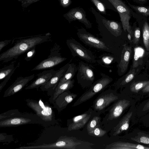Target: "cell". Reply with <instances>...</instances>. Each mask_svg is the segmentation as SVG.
I'll use <instances>...</instances> for the list:
<instances>
[{"instance_id":"1","label":"cell","mask_w":149,"mask_h":149,"mask_svg":"<svg viewBox=\"0 0 149 149\" xmlns=\"http://www.w3.org/2000/svg\"><path fill=\"white\" fill-rule=\"evenodd\" d=\"M49 36L39 35L25 37L16 40L14 45L0 54V61L3 63L17 59L32 48L50 40Z\"/></svg>"},{"instance_id":"2","label":"cell","mask_w":149,"mask_h":149,"mask_svg":"<svg viewBox=\"0 0 149 149\" xmlns=\"http://www.w3.org/2000/svg\"><path fill=\"white\" fill-rule=\"evenodd\" d=\"M25 101L27 105L47 125L54 123V112L47 102H43L41 99L37 100L28 99Z\"/></svg>"},{"instance_id":"3","label":"cell","mask_w":149,"mask_h":149,"mask_svg":"<svg viewBox=\"0 0 149 149\" xmlns=\"http://www.w3.org/2000/svg\"><path fill=\"white\" fill-rule=\"evenodd\" d=\"M39 123L46 124L36 114L21 113L14 117L0 120V127L17 126L29 124Z\"/></svg>"},{"instance_id":"4","label":"cell","mask_w":149,"mask_h":149,"mask_svg":"<svg viewBox=\"0 0 149 149\" xmlns=\"http://www.w3.org/2000/svg\"><path fill=\"white\" fill-rule=\"evenodd\" d=\"M66 44L73 57H78L89 63H94L97 62L95 57L92 52L75 39H68Z\"/></svg>"},{"instance_id":"5","label":"cell","mask_w":149,"mask_h":149,"mask_svg":"<svg viewBox=\"0 0 149 149\" xmlns=\"http://www.w3.org/2000/svg\"><path fill=\"white\" fill-rule=\"evenodd\" d=\"M60 46L55 43L50 49V54L48 57L40 62L31 71L50 68L65 61L67 58L61 56L60 53Z\"/></svg>"},{"instance_id":"6","label":"cell","mask_w":149,"mask_h":149,"mask_svg":"<svg viewBox=\"0 0 149 149\" xmlns=\"http://www.w3.org/2000/svg\"><path fill=\"white\" fill-rule=\"evenodd\" d=\"M81 144L80 142L76 141L70 138L63 137L59 138L56 142L54 143L38 145L21 146L17 149H75L77 145Z\"/></svg>"},{"instance_id":"7","label":"cell","mask_w":149,"mask_h":149,"mask_svg":"<svg viewBox=\"0 0 149 149\" xmlns=\"http://www.w3.org/2000/svg\"><path fill=\"white\" fill-rule=\"evenodd\" d=\"M114 7L119 14L123 29L125 32L132 34V31L129 21L132 15V10L122 0H108Z\"/></svg>"},{"instance_id":"8","label":"cell","mask_w":149,"mask_h":149,"mask_svg":"<svg viewBox=\"0 0 149 149\" xmlns=\"http://www.w3.org/2000/svg\"><path fill=\"white\" fill-rule=\"evenodd\" d=\"M77 34L79 40L86 45L98 49L111 52V49L99 38L81 27L78 29Z\"/></svg>"},{"instance_id":"9","label":"cell","mask_w":149,"mask_h":149,"mask_svg":"<svg viewBox=\"0 0 149 149\" xmlns=\"http://www.w3.org/2000/svg\"><path fill=\"white\" fill-rule=\"evenodd\" d=\"M77 78L78 83L82 87L91 86L95 79V74L91 65L80 61L78 66Z\"/></svg>"},{"instance_id":"10","label":"cell","mask_w":149,"mask_h":149,"mask_svg":"<svg viewBox=\"0 0 149 149\" xmlns=\"http://www.w3.org/2000/svg\"><path fill=\"white\" fill-rule=\"evenodd\" d=\"M90 10L94 16L99 27H103L114 36L117 37L120 35L122 33L120 24L117 22L106 19L98 13L92 7Z\"/></svg>"},{"instance_id":"11","label":"cell","mask_w":149,"mask_h":149,"mask_svg":"<svg viewBox=\"0 0 149 149\" xmlns=\"http://www.w3.org/2000/svg\"><path fill=\"white\" fill-rule=\"evenodd\" d=\"M101 77L92 84L89 89L81 97L79 102H83L92 98L95 95L108 86L113 79L104 73L101 74Z\"/></svg>"},{"instance_id":"12","label":"cell","mask_w":149,"mask_h":149,"mask_svg":"<svg viewBox=\"0 0 149 149\" xmlns=\"http://www.w3.org/2000/svg\"><path fill=\"white\" fill-rule=\"evenodd\" d=\"M64 17L69 23L77 20L84 24L86 28L89 29L92 27V23L86 18V12L81 7H78L71 9L64 15Z\"/></svg>"},{"instance_id":"13","label":"cell","mask_w":149,"mask_h":149,"mask_svg":"<svg viewBox=\"0 0 149 149\" xmlns=\"http://www.w3.org/2000/svg\"><path fill=\"white\" fill-rule=\"evenodd\" d=\"M34 74L24 77H18L5 91L3 97H5L16 94L21 91L28 83L33 79Z\"/></svg>"},{"instance_id":"14","label":"cell","mask_w":149,"mask_h":149,"mask_svg":"<svg viewBox=\"0 0 149 149\" xmlns=\"http://www.w3.org/2000/svg\"><path fill=\"white\" fill-rule=\"evenodd\" d=\"M70 62L66 63L59 70H56L55 74L48 81L45 85L40 87L41 90L43 91H47L49 94L54 90L68 68Z\"/></svg>"},{"instance_id":"15","label":"cell","mask_w":149,"mask_h":149,"mask_svg":"<svg viewBox=\"0 0 149 149\" xmlns=\"http://www.w3.org/2000/svg\"><path fill=\"white\" fill-rule=\"evenodd\" d=\"M56 71L53 70H45L37 74V78L30 84L25 88L26 90L38 88L45 85L55 74Z\"/></svg>"},{"instance_id":"16","label":"cell","mask_w":149,"mask_h":149,"mask_svg":"<svg viewBox=\"0 0 149 149\" xmlns=\"http://www.w3.org/2000/svg\"><path fill=\"white\" fill-rule=\"evenodd\" d=\"M68 91L60 94L52 103L54 107L59 112L65 108L77 96L75 94L68 93Z\"/></svg>"},{"instance_id":"17","label":"cell","mask_w":149,"mask_h":149,"mask_svg":"<svg viewBox=\"0 0 149 149\" xmlns=\"http://www.w3.org/2000/svg\"><path fill=\"white\" fill-rule=\"evenodd\" d=\"M120 60L118 66V72L120 75L123 74L127 71L132 52V48L126 44L123 45Z\"/></svg>"},{"instance_id":"18","label":"cell","mask_w":149,"mask_h":149,"mask_svg":"<svg viewBox=\"0 0 149 149\" xmlns=\"http://www.w3.org/2000/svg\"><path fill=\"white\" fill-rule=\"evenodd\" d=\"M130 105L129 100L125 99L119 100L110 109L108 119L111 120L118 118Z\"/></svg>"},{"instance_id":"19","label":"cell","mask_w":149,"mask_h":149,"mask_svg":"<svg viewBox=\"0 0 149 149\" xmlns=\"http://www.w3.org/2000/svg\"><path fill=\"white\" fill-rule=\"evenodd\" d=\"M118 99V97L112 93L102 95L95 101L94 108L96 110H102Z\"/></svg>"},{"instance_id":"20","label":"cell","mask_w":149,"mask_h":149,"mask_svg":"<svg viewBox=\"0 0 149 149\" xmlns=\"http://www.w3.org/2000/svg\"><path fill=\"white\" fill-rule=\"evenodd\" d=\"M74 79H72L56 86L49 94L51 95L49 99L50 103H52L60 94L72 88L74 86Z\"/></svg>"},{"instance_id":"21","label":"cell","mask_w":149,"mask_h":149,"mask_svg":"<svg viewBox=\"0 0 149 149\" xmlns=\"http://www.w3.org/2000/svg\"><path fill=\"white\" fill-rule=\"evenodd\" d=\"M91 114L84 113L74 117L72 122L68 127L69 131L77 130L81 128L86 124L91 117Z\"/></svg>"},{"instance_id":"22","label":"cell","mask_w":149,"mask_h":149,"mask_svg":"<svg viewBox=\"0 0 149 149\" xmlns=\"http://www.w3.org/2000/svg\"><path fill=\"white\" fill-rule=\"evenodd\" d=\"M106 149H149V147L139 144L126 142H116L106 146Z\"/></svg>"},{"instance_id":"23","label":"cell","mask_w":149,"mask_h":149,"mask_svg":"<svg viewBox=\"0 0 149 149\" xmlns=\"http://www.w3.org/2000/svg\"><path fill=\"white\" fill-rule=\"evenodd\" d=\"M132 112L127 113L114 128L113 136H116L128 128L130 120L132 115Z\"/></svg>"},{"instance_id":"24","label":"cell","mask_w":149,"mask_h":149,"mask_svg":"<svg viewBox=\"0 0 149 149\" xmlns=\"http://www.w3.org/2000/svg\"><path fill=\"white\" fill-rule=\"evenodd\" d=\"M78 67L74 63H70L69 67L63 76L60 79L56 86L71 79L77 71Z\"/></svg>"},{"instance_id":"25","label":"cell","mask_w":149,"mask_h":149,"mask_svg":"<svg viewBox=\"0 0 149 149\" xmlns=\"http://www.w3.org/2000/svg\"><path fill=\"white\" fill-rule=\"evenodd\" d=\"M114 58L112 55L109 54H102L99 57L96 61L103 67H109L113 62Z\"/></svg>"},{"instance_id":"26","label":"cell","mask_w":149,"mask_h":149,"mask_svg":"<svg viewBox=\"0 0 149 149\" xmlns=\"http://www.w3.org/2000/svg\"><path fill=\"white\" fill-rule=\"evenodd\" d=\"M127 1L130 7L137 14L145 17H149V6H136L131 4Z\"/></svg>"},{"instance_id":"27","label":"cell","mask_w":149,"mask_h":149,"mask_svg":"<svg viewBox=\"0 0 149 149\" xmlns=\"http://www.w3.org/2000/svg\"><path fill=\"white\" fill-rule=\"evenodd\" d=\"M142 33L144 45L146 50L149 51V24L147 21L143 25Z\"/></svg>"},{"instance_id":"28","label":"cell","mask_w":149,"mask_h":149,"mask_svg":"<svg viewBox=\"0 0 149 149\" xmlns=\"http://www.w3.org/2000/svg\"><path fill=\"white\" fill-rule=\"evenodd\" d=\"M149 84V80L134 81L130 86V89L132 92L137 93Z\"/></svg>"},{"instance_id":"29","label":"cell","mask_w":149,"mask_h":149,"mask_svg":"<svg viewBox=\"0 0 149 149\" xmlns=\"http://www.w3.org/2000/svg\"><path fill=\"white\" fill-rule=\"evenodd\" d=\"M15 61H12L9 65L4 67L0 70V79H4L14 69Z\"/></svg>"},{"instance_id":"30","label":"cell","mask_w":149,"mask_h":149,"mask_svg":"<svg viewBox=\"0 0 149 149\" xmlns=\"http://www.w3.org/2000/svg\"><path fill=\"white\" fill-rule=\"evenodd\" d=\"M131 139L139 143L149 144V135L144 133L139 132L137 136L131 138Z\"/></svg>"},{"instance_id":"31","label":"cell","mask_w":149,"mask_h":149,"mask_svg":"<svg viewBox=\"0 0 149 149\" xmlns=\"http://www.w3.org/2000/svg\"><path fill=\"white\" fill-rule=\"evenodd\" d=\"M21 113L18 109L10 110L0 114V120L12 118Z\"/></svg>"},{"instance_id":"32","label":"cell","mask_w":149,"mask_h":149,"mask_svg":"<svg viewBox=\"0 0 149 149\" xmlns=\"http://www.w3.org/2000/svg\"><path fill=\"white\" fill-rule=\"evenodd\" d=\"M90 0L99 12L103 14H106L105 4L101 0Z\"/></svg>"},{"instance_id":"33","label":"cell","mask_w":149,"mask_h":149,"mask_svg":"<svg viewBox=\"0 0 149 149\" xmlns=\"http://www.w3.org/2000/svg\"><path fill=\"white\" fill-rule=\"evenodd\" d=\"M135 73V69L133 68L121 81L119 84L120 85V86H124L131 81L134 78Z\"/></svg>"},{"instance_id":"34","label":"cell","mask_w":149,"mask_h":149,"mask_svg":"<svg viewBox=\"0 0 149 149\" xmlns=\"http://www.w3.org/2000/svg\"><path fill=\"white\" fill-rule=\"evenodd\" d=\"M100 121L99 117L97 116L94 117L87 125L86 128L88 132H89L96 127L99 126Z\"/></svg>"},{"instance_id":"35","label":"cell","mask_w":149,"mask_h":149,"mask_svg":"<svg viewBox=\"0 0 149 149\" xmlns=\"http://www.w3.org/2000/svg\"><path fill=\"white\" fill-rule=\"evenodd\" d=\"M106 132V130H103L99 126H98L88 132V133L90 135L97 137H101L104 136Z\"/></svg>"},{"instance_id":"36","label":"cell","mask_w":149,"mask_h":149,"mask_svg":"<svg viewBox=\"0 0 149 149\" xmlns=\"http://www.w3.org/2000/svg\"><path fill=\"white\" fill-rule=\"evenodd\" d=\"M134 61L133 62V68H135L137 67L139 65L140 63L139 62L142 60V55H140L139 56V50H137V49H134Z\"/></svg>"},{"instance_id":"37","label":"cell","mask_w":149,"mask_h":149,"mask_svg":"<svg viewBox=\"0 0 149 149\" xmlns=\"http://www.w3.org/2000/svg\"><path fill=\"white\" fill-rule=\"evenodd\" d=\"M20 63L19 62L17 65L15 67L14 69L4 79L3 81L0 84V92H1L2 90L6 85V83L9 80L10 77L14 73L15 70L19 67Z\"/></svg>"},{"instance_id":"38","label":"cell","mask_w":149,"mask_h":149,"mask_svg":"<svg viewBox=\"0 0 149 149\" xmlns=\"http://www.w3.org/2000/svg\"><path fill=\"white\" fill-rule=\"evenodd\" d=\"M140 30L139 27L136 28L134 32L133 42L134 44L138 43L140 37Z\"/></svg>"},{"instance_id":"39","label":"cell","mask_w":149,"mask_h":149,"mask_svg":"<svg viewBox=\"0 0 149 149\" xmlns=\"http://www.w3.org/2000/svg\"><path fill=\"white\" fill-rule=\"evenodd\" d=\"M24 59L26 61H29L34 56L36 53V47L32 48L27 52Z\"/></svg>"},{"instance_id":"40","label":"cell","mask_w":149,"mask_h":149,"mask_svg":"<svg viewBox=\"0 0 149 149\" xmlns=\"http://www.w3.org/2000/svg\"><path fill=\"white\" fill-rule=\"evenodd\" d=\"M61 5L64 8L69 6L72 3L71 0H59Z\"/></svg>"},{"instance_id":"41","label":"cell","mask_w":149,"mask_h":149,"mask_svg":"<svg viewBox=\"0 0 149 149\" xmlns=\"http://www.w3.org/2000/svg\"><path fill=\"white\" fill-rule=\"evenodd\" d=\"M12 40H10L1 41L0 42V51L1 52L3 48L9 44Z\"/></svg>"},{"instance_id":"42","label":"cell","mask_w":149,"mask_h":149,"mask_svg":"<svg viewBox=\"0 0 149 149\" xmlns=\"http://www.w3.org/2000/svg\"><path fill=\"white\" fill-rule=\"evenodd\" d=\"M134 2L140 5H143L147 3L148 0H132Z\"/></svg>"},{"instance_id":"43","label":"cell","mask_w":149,"mask_h":149,"mask_svg":"<svg viewBox=\"0 0 149 149\" xmlns=\"http://www.w3.org/2000/svg\"><path fill=\"white\" fill-rule=\"evenodd\" d=\"M143 93H147L149 92V84L146 85L142 90Z\"/></svg>"},{"instance_id":"44","label":"cell","mask_w":149,"mask_h":149,"mask_svg":"<svg viewBox=\"0 0 149 149\" xmlns=\"http://www.w3.org/2000/svg\"><path fill=\"white\" fill-rule=\"evenodd\" d=\"M149 109V100L146 103L143 109V111H145Z\"/></svg>"},{"instance_id":"45","label":"cell","mask_w":149,"mask_h":149,"mask_svg":"<svg viewBox=\"0 0 149 149\" xmlns=\"http://www.w3.org/2000/svg\"><path fill=\"white\" fill-rule=\"evenodd\" d=\"M127 38L128 39L130 40L131 42H132L131 35L130 34L128 33L127 35Z\"/></svg>"},{"instance_id":"46","label":"cell","mask_w":149,"mask_h":149,"mask_svg":"<svg viewBox=\"0 0 149 149\" xmlns=\"http://www.w3.org/2000/svg\"><path fill=\"white\" fill-rule=\"evenodd\" d=\"M45 35L47 36H49L50 35H51V34L50 33H46Z\"/></svg>"}]
</instances>
